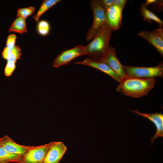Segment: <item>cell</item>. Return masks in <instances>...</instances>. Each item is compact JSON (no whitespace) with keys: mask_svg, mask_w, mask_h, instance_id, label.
Wrapping results in <instances>:
<instances>
[{"mask_svg":"<svg viewBox=\"0 0 163 163\" xmlns=\"http://www.w3.org/2000/svg\"><path fill=\"white\" fill-rule=\"evenodd\" d=\"M112 30L106 24L92 41L84 46L86 55L95 61L103 62L110 48Z\"/></svg>","mask_w":163,"mask_h":163,"instance_id":"obj_1","label":"cell"},{"mask_svg":"<svg viewBox=\"0 0 163 163\" xmlns=\"http://www.w3.org/2000/svg\"><path fill=\"white\" fill-rule=\"evenodd\" d=\"M155 82L154 78L129 77L120 83L116 90L125 95L139 97L146 95L153 88Z\"/></svg>","mask_w":163,"mask_h":163,"instance_id":"obj_2","label":"cell"},{"mask_svg":"<svg viewBox=\"0 0 163 163\" xmlns=\"http://www.w3.org/2000/svg\"><path fill=\"white\" fill-rule=\"evenodd\" d=\"M93 15L92 24L86 35L87 41L92 40L107 23L105 10L99 4L98 0H91L90 3Z\"/></svg>","mask_w":163,"mask_h":163,"instance_id":"obj_3","label":"cell"},{"mask_svg":"<svg viewBox=\"0 0 163 163\" xmlns=\"http://www.w3.org/2000/svg\"><path fill=\"white\" fill-rule=\"evenodd\" d=\"M127 76L130 78H148L162 77L163 75V65L162 62L151 67H138L123 66Z\"/></svg>","mask_w":163,"mask_h":163,"instance_id":"obj_4","label":"cell"},{"mask_svg":"<svg viewBox=\"0 0 163 163\" xmlns=\"http://www.w3.org/2000/svg\"><path fill=\"white\" fill-rule=\"evenodd\" d=\"M53 142L38 146H32L23 155L21 163H43Z\"/></svg>","mask_w":163,"mask_h":163,"instance_id":"obj_5","label":"cell"},{"mask_svg":"<svg viewBox=\"0 0 163 163\" xmlns=\"http://www.w3.org/2000/svg\"><path fill=\"white\" fill-rule=\"evenodd\" d=\"M86 55L84 46L80 45L72 48L65 50L54 60L53 67L57 68L68 64L79 56Z\"/></svg>","mask_w":163,"mask_h":163,"instance_id":"obj_6","label":"cell"},{"mask_svg":"<svg viewBox=\"0 0 163 163\" xmlns=\"http://www.w3.org/2000/svg\"><path fill=\"white\" fill-rule=\"evenodd\" d=\"M137 35L146 40L163 56V30L162 27H160L151 31H141L138 33Z\"/></svg>","mask_w":163,"mask_h":163,"instance_id":"obj_7","label":"cell"},{"mask_svg":"<svg viewBox=\"0 0 163 163\" xmlns=\"http://www.w3.org/2000/svg\"><path fill=\"white\" fill-rule=\"evenodd\" d=\"M107 65L122 81L129 78L116 55L115 49L110 47L103 62Z\"/></svg>","mask_w":163,"mask_h":163,"instance_id":"obj_8","label":"cell"},{"mask_svg":"<svg viewBox=\"0 0 163 163\" xmlns=\"http://www.w3.org/2000/svg\"><path fill=\"white\" fill-rule=\"evenodd\" d=\"M130 111L141 116L151 121L156 128L155 135L151 138V145L154 141L158 137H163V114L158 112L155 113H148L140 112L137 110H130Z\"/></svg>","mask_w":163,"mask_h":163,"instance_id":"obj_9","label":"cell"},{"mask_svg":"<svg viewBox=\"0 0 163 163\" xmlns=\"http://www.w3.org/2000/svg\"><path fill=\"white\" fill-rule=\"evenodd\" d=\"M67 149L62 142H53L46 152L43 163H59Z\"/></svg>","mask_w":163,"mask_h":163,"instance_id":"obj_10","label":"cell"},{"mask_svg":"<svg viewBox=\"0 0 163 163\" xmlns=\"http://www.w3.org/2000/svg\"><path fill=\"white\" fill-rule=\"evenodd\" d=\"M122 11L114 5L105 10L106 23L112 31L118 29L121 26Z\"/></svg>","mask_w":163,"mask_h":163,"instance_id":"obj_11","label":"cell"},{"mask_svg":"<svg viewBox=\"0 0 163 163\" xmlns=\"http://www.w3.org/2000/svg\"><path fill=\"white\" fill-rule=\"evenodd\" d=\"M0 146L9 153L22 155L32 146L18 144L7 135L2 137Z\"/></svg>","mask_w":163,"mask_h":163,"instance_id":"obj_12","label":"cell"},{"mask_svg":"<svg viewBox=\"0 0 163 163\" xmlns=\"http://www.w3.org/2000/svg\"><path fill=\"white\" fill-rule=\"evenodd\" d=\"M75 63L84 65L95 68L109 75L119 83L122 82L110 68L103 62L94 61L88 58L81 61L75 62Z\"/></svg>","mask_w":163,"mask_h":163,"instance_id":"obj_13","label":"cell"},{"mask_svg":"<svg viewBox=\"0 0 163 163\" xmlns=\"http://www.w3.org/2000/svg\"><path fill=\"white\" fill-rule=\"evenodd\" d=\"M23 156L9 153L0 146V163L12 162L21 163Z\"/></svg>","mask_w":163,"mask_h":163,"instance_id":"obj_14","label":"cell"},{"mask_svg":"<svg viewBox=\"0 0 163 163\" xmlns=\"http://www.w3.org/2000/svg\"><path fill=\"white\" fill-rule=\"evenodd\" d=\"M140 11L144 20L149 22L152 21H155L158 23L160 27H162L163 25V22L157 15L152 12L148 10L144 4L141 6Z\"/></svg>","mask_w":163,"mask_h":163,"instance_id":"obj_15","label":"cell"},{"mask_svg":"<svg viewBox=\"0 0 163 163\" xmlns=\"http://www.w3.org/2000/svg\"><path fill=\"white\" fill-rule=\"evenodd\" d=\"M27 31L25 19L17 17L9 30V32H14L21 34L26 33Z\"/></svg>","mask_w":163,"mask_h":163,"instance_id":"obj_16","label":"cell"},{"mask_svg":"<svg viewBox=\"0 0 163 163\" xmlns=\"http://www.w3.org/2000/svg\"><path fill=\"white\" fill-rule=\"evenodd\" d=\"M60 1V0H43L37 13L33 16L34 20L37 22L46 11Z\"/></svg>","mask_w":163,"mask_h":163,"instance_id":"obj_17","label":"cell"},{"mask_svg":"<svg viewBox=\"0 0 163 163\" xmlns=\"http://www.w3.org/2000/svg\"><path fill=\"white\" fill-rule=\"evenodd\" d=\"M37 30L39 34L41 35L45 36L47 35L50 30L49 23L46 20L40 21L37 24Z\"/></svg>","mask_w":163,"mask_h":163,"instance_id":"obj_18","label":"cell"},{"mask_svg":"<svg viewBox=\"0 0 163 163\" xmlns=\"http://www.w3.org/2000/svg\"><path fill=\"white\" fill-rule=\"evenodd\" d=\"M35 11V8L32 6L29 7L19 8L18 10L17 16V17H21L26 19L32 14Z\"/></svg>","mask_w":163,"mask_h":163,"instance_id":"obj_19","label":"cell"},{"mask_svg":"<svg viewBox=\"0 0 163 163\" xmlns=\"http://www.w3.org/2000/svg\"><path fill=\"white\" fill-rule=\"evenodd\" d=\"M22 55L21 50L19 46H15L12 49V53L11 57L7 61L16 62L18 59H21Z\"/></svg>","mask_w":163,"mask_h":163,"instance_id":"obj_20","label":"cell"},{"mask_svg":"<svg viewBox=\"0 0 163 163\" xmlns=\"http://www.w3.org/2000/svg\"><path fill=\"white\" fill-rule=\"evenodd\" d=\"M16 62L7 61V63L4 70L5 75L9 77L11 75L16 68Z\"/></svg>","mask_w":163,"mask_h":163,"instance_id":"obj_21","label":"cell"},{"mask_svg":"<svg viewBox=\"0 0 163 163\" xmlns=\"http://www.w3.org/2000/svg\"><path fill=\"white\" fill-rule=\"evenodd\" d=\"M16 36L14 34H12L8 36L6 43V47L10 49H12L15 46V42Z\"/></svg>","mask_w":163,"mask_h":163,"instance_id":"obj_22","label":"cell"},{"mask_svg":"<svg viewBox=\"0 0 163 163\" xmlns=\"http://www.w3.org/2000/svg\"><path fill=\"white\" fill-rule=\"evenodd\" d=\"M100 5L105 10L113 5V0H98Z\"/></svg>","mask_w":163,"mask_h":163,"instance_id":"obj_23","label":"cell"},{"mask_svg":"<svg viewBox=\"0 0 163 163\" xmlns=\"http://www.w3.org/2000/svg\"><path fill=\"white\" fill-rule=\"evenodd\" d=\"M12 53V49H10L5 47L2 53L3 58L7 60L11 57Z\"/></svg>","mask_w":163,"mask_h":163,"instance_id":"obj_24","label":"cell"},{"mask_svg":"<svg viewBox=\"0 0 163 163\" xmlns=\"http://www.w3.org/2000/svg\"><path fill=\"white\" fill-rule=\"evenodd\" d=\"M127 1L126 0H113V5L118 6L123 10Z\"/></svg>","mask_w":163,"mask_h":163,"instance_id":"obj_25","label":"cell"},{"mask_svg":"<svg viewBox=\"0 0 163 163\" xmlns=\"http://www.w3.org/2000/svg\"><path fill=\"white\" fill-rule=\"evenodd\" d=\"M157 1L156 0H146L144 4L147 6L148 5L154 3Z\"/></svg>","mask_w":163,"mask_h":163,"instance_id":"obj_26","label":"cell"},{"mask_svg":"<svg viewBox=\"0 0 163 163\" xmlns=\"http://www.w3.org/2000/svg\"><path fill=\"white\" fill-rule=\"evenodd\" d=\"M1 139H2V138H0V142H1Z\"/></svg>","mask_w":163,"mask_h":163,"instance_id":"obj_27","label":"cell"},{"mask_svg":"<svg viewBox=\"0 0 163 163\" xmlns=\"http://www.w3.org/2000/svg\"></svg>","mask_w":163,"mask_h":163,"instance_id":"obj_28","label":"cell"}]
</instances>
